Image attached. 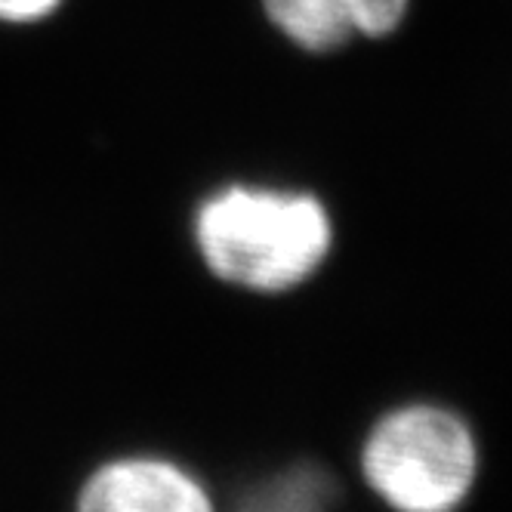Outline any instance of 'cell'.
Segmentation results:
<instances>
[{"instance_id":"1","label":"cell","mask_w":512,"mask_h":512,"mask_svg":"<svg viewBox=\"0 0 512 512\" xmlns=\"http://www.w3.org/2000/svg\"><path fill=\"white\" fill-rule=\"evenodd\" d=\"M195 232L216 278L263 294L303 284L334 244L331 216L318 198L244 186L213 195Z\"/></svg>"},{"instance_id":"2","label":"cell","mask_w":512,"mask_h":512,"mask_svg":"<svg viewBox=\"0 0 512 512\" xmlns=\"http://www.w3.org/2000/svg\"><path fill=\"white\" fill-rule=\"evenodd\" d=\"M475 469L472 429L435 405L386 414L361 451L364 479L398 512H451L469 494Z\"/></svg>"},{"instance_id":"3","label":"cell","mask_w":512,"mask_h":512,"mask_svg":"<svg viewBox=\"0 0 512 512\" xmlns=\"http://www.w3.org/2000/svg\"><path fill=\"white\" fill-rule=\"evenodd\" d=\"M75 512H216L192 475L158 457L102 463L84 482Z\"/></svg>"},{"instance_id":"4","label":"cell","mask_w":512,"mask_h":512,"mask_svg":"<svg viewBox=\"0 0 512 512\" xmlns=\"http://www.w3.org/2000/svg\"><path fill=\"white\" fill-rule=\"evenodd\" d=\"M269 19L312 53L337 50L355 34L383 38L408 13V0H266Z\"/></svg>"},{"instance_id":"5","label":"cell","mask_w":512,"mask_h":512,"mask_svg":"<svg viewBox=\"0 0 512 512\" xmlns=\"http://www.w3.org/2000/svg\"><path fill=\"white\" fill-rule=\"evenodd\" d=\"M321 482L315 469H294L244 497L238 512H324Z\"/></svg>"},{"instance_id":"6","label":"cell","mask_w":512,"mask_h":512,"mask_svg":"<svg viewBox=\"0 0 512 512\" xmlns=\"http://www.w3.org/2000/svg\"><path fill=\"white\" fill-rule=\"evenodd\" d=\"M62 0H0V22H38L50 16Z\"/></svg>"}]
</instances>
